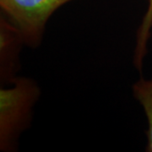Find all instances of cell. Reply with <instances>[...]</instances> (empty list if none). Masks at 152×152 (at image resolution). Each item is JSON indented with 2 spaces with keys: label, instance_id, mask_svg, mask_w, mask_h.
Returning <instances> with one entry per match:
<instances>
[{
  "label": "cell",
  "instance_id": "6da1fadb",
  "mask_svg": "<svg viewBox=\"0 0 152 152\" xmlns=\"http://www.w3.org/2000/svg\"><path fill=\"white\" fill-rule=\"evenodd\" d=\"M10 87L0 89V150L14 151L18 139L31 124L32 109L40 96L37 83L16 77Z\"/></svg>",
  "mask_w": 152,
  "mask_h": 152
},
{
  "label": "cell",
  "instance_id": "5b68a950",
  "mask_svg": "<svg viewBox=\"0 0 152 152\" xmlns=\"http://www.w3.org/2000/svg\"><path fill=\"white\" fill-rule=\"evenodd\" d=\"M152 29V0H149L145 14L141 24L138 28L136 36V45L134 53L133 63L139 71H141L143 62L147 54V45Z\"/></svg>",
  "mask_w": 152,
  "mask_h": 152
},
{
  "label": "cell",
  "instance_id": "277c9868",
  "mask_svg": "<svg viewBox=\"0 0 152 152\" xmlns=\"http://www.w3.org/2000/svg\"><path fill=\"white\" fill-rule=\"evenodd\" d=\"M133 94L136 100L141 104L146 116L148 129L145 151L152 152V79L145 80L141 77L134 84Z\"/></svg>",
  "mask_w": 152,
  "mask_h": 152
},
{
  "label": "cell",
  "instance_id": "3957f363",
  "mask_svg": "<svg viewBox=\"0 0 152 152\" xmlns=\"http://www.w3.org/2000/svg\"><path fill=\"white\" fill-rule=\"evenodd\" d=\"M20 31L6 18L0 15V80L10 84L20 70L19 54L24 45Z\"/></svg>",
  "mask_w": 152,
  "mask_h": 152
},
{
  "label": "cell",
  "instance_id": "7a4b0ae2",
  "mask_svg": "<svg viewBox=\"0 0 152 152\" xmlns=\"http://www.w3.org/2000/svg\"><path fill=\"white\" fill-rule=\"evenodd\" d=\"M71 1L73 0H0L1 15L20 31L25 45L37 48L42 42L50 17Z\"/></svg>",
  "mask_w": 152,
  "mask_h": 152
}]
</instances>
